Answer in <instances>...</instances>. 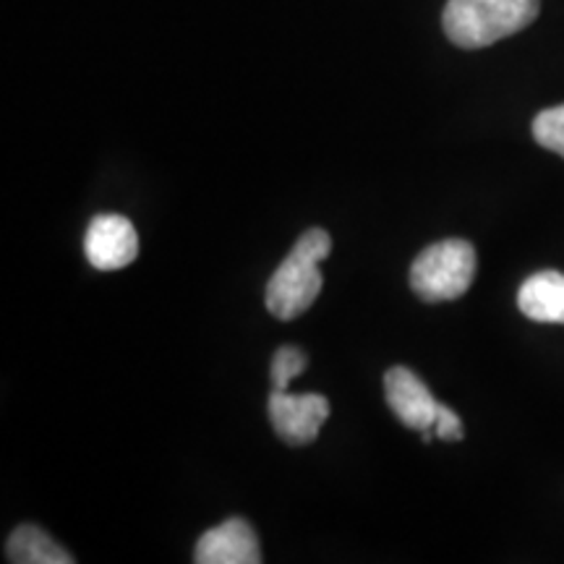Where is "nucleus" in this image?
<instances>
[{"label":"nucleus","instance_id":"nucleus-12","mask_svg":"<svg viewBox=\"0 0 564 564\" xmlns=\"http://www.w3.org/2000/svg\"><path fill=\"white\" fill-rule=\"evenodd\" d=\"M434 434L444 442H460L463 440L460 415H457L453 408L440 403V411H436V421H434Z\"/></svg>","mask_w":564,"mask_h":564},{"label":"nucleus","instance_id":"nucleus-11","mask_svg":"<svg viewBox=\"0 0 564 564\" xmlns=\"http://www.w3.org/2000/svg\"><path fill=\"white\" fill-rule=\"evenodd\" d=\"M303 371H306V352L293 345H282L272 358V390L288 392L293 379Z\"/></svg>","mask_w":564,"mask_h":564},{"label":"nucleus","instance_id":"nucleus-4","mask_svg":"<svg viewBox=\"0 0 564 564\" xmlns=\"http://www.w3.org/2000/svg\"><path fill=\"white\" fill-rule=\"evenodd\" d=\"M267 411L274 434L291 447H306L319 436L322 423L329 415V400L324 394H291L272 390L267 400Z\"/></svg>","mask_w":564,"mask_h":564},{"label":"nucleus","instance_id":"nucleus-1","mask_svg":"<svg viewBox=\"0 0 564 564\" xmlns=\"http://www.w3.org/2000/svg\"><path fill=\"white\" fill-rule=\"evenodd\" d=\"M329 251H333V238L327 230L312 228L303 232L267 282L264 301L272 316L291 322L314 306L324 285L319 262L329 257Z\"/></svg>","mask_w":564,"mask_h":564},{"label":"nucleus","instance_id":"nucleus-10","mask_svg":"<svg viewBox=\"0 0 564 564\" xmlns=\"http://www.w3.org/2000/svg\"><path fill=\"white\" fill-rule=\"evenodd\" d=\"M533 137L541 147L564 158V105L539 112L533 121Z\"/></svg>","mask_w":564,"mask_h":564},{"label":"nucleus","instance_id":"nucleus-2","mask_svg":"<svg viewBox=\"0 0 564 564\" xmlns=\"http://www.w3.org/2000/svg\"><path fill=\"white\" fill-rule=\"evenodd\" d=\"M539 0H449L442 26L463 51H478L523 32L539 17Z\"/></svg>","mask_w":564,"mask_h":564},{"label":"nucleus","instance_id":"nucleus-7","mask_svg":"<svg viewBox=\"0 0 564 564\" xmlns=\"http://www.w3.org/2000/svg\"><path fill=\"white\" fill-rule=\"evenodd\" d=\"M194 560L199 564H259L262 546L243 518H230L202 535Z\"/></svg>","mask_w":564,"mask_h":564},{"label":"nucleus","instance_id":"nucleus-3","mask_svg":"<svg viewBox=\"0 0 564 564\" xmlns=\"http://www.w3.org/2000/svg\"><path fill=\"white\" fill-rule=\"evenodd\" d=\"M476 278V249L463 238H447L423 249L411 267V288L421 301L444 303L468 293Z\"/></svg>","mask_w":564,"mask_h":564},{"label":"nucleus","instance_id":"nucleus-5","mask_svg":"<svg viewBox=\"0 0 564 564\" xmlns=\"http://www.w3.org/2000/svg\"><path fill=\"white\" fill-rule=\"evenodd\" d=\"M84 253L95 270H123L139 257V236L121 215H97L84 236Z\"/></svg>","mask_w":564,"mask_h":564},{"label":"nucleus","instance_id":"nucleus-6","mask_svg":"<svg viewBox=\"0 0 564 564\" xmlns=\"http://www.w3.org/2000/svg\"><path fill=\"white\" fill-rule=\"evenodd\" d=\"M384 398L392 413L403 421V426L415 429V432L434 429L440 403L429 392V387L423 384L419 373L408 369V366H392L384 373Z\"/></svg>","mask_w":564,"mask_h":564},{"label":"nucleus","instance_id":"nucleus-8","mask_svg":"<svg viewBox=\"0 0 564 564\" xmlns=\"http://www.w3.org/2000/svg\"><path fill=\"white\" fill-rule=\"evenodd\" d=\"M518 306L528 319L541 324H564V272H539L523 282Z\"/></svg>","mask_w":564,"mask_h":564},{"label":"nucleus","instance_id":"nucleus-9","mask_svg":"<svg viewBox=\"0 0 564 564\" xmlns=\"http://www.w3.org/2000/svg\"><path fill=\"white\" fill-rule=\"evenodd\" d=\"M6 556L13 564H70V556L37 525H19L6 541Z\"/></svg>","mask_w":564,"mask_h":564}]
</instances>
